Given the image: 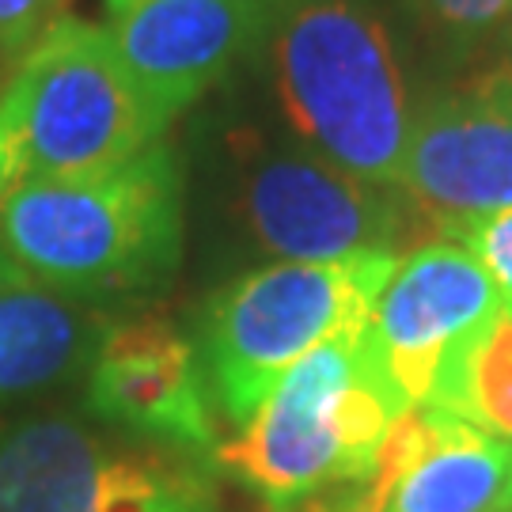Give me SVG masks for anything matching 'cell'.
I'll use <instances>...</instances> for the list:
<instances>
[{"label":"cell","mask_w":512,"mask_h":512,"mask_svg":"<svg viewBox=\"0 0 512 512\" xmlns=\"http://www.w3.org/2000/svg\"><path fill=\"white\" fill-rule=\"evenodd\" d=\"M103 330L61 293L31 281L0 285V399L35 395L92 361Z\"/></svg>","instance_id":"cell-13"},{"label":"cell","mask_w":512,"mask_h":512,"mask_svg":"<svg viewBox=\"0 0 512 512\" xmlns=\"http://www.w3.org/2000/svg\"><path fill=\"white\" fill-rule=\"evenodd\" d=\"M395 255L274 262L243 274L205 315V384L228 421H243L323 342L368 327Z\"/></svg>","instance_id":"cell-4"},{"label":"cell","mask_w":512,"mask_h":512,"mask_svg":"<svg viewBox=\"0 0 512 512\" xmlns=\"http://www.w3.org/2000/svg\"><path fill=\"white\" fill-rule=\"evenodd\" d=\"M251 236L281 262L395 255L410 209L399 190L372 186L311 156H266L243 183Z\"/></svg>","instance_id":"cell-8"},{"label":"cell","mask_w":512,"mask_h":512,"mask_svg":"<svg viewBox=\"0 0 512 512\" xmlns=\"http://www.w3.org/2000/svg\"><path fill=\"white\" fill-rule=\"evenodd\" d=\"M501 509H512V444L433 406L429 440L391 482L376 512Z\"/></svg>","instance_id":"cell-12"},{"label":"cell","mask_w":512,"mask_h":512,"mask_svg":"<svg viewBox=\"0 0 512 512\" xmlns=\"http://www.w3.org/2000/svg\"><path fill=\"white\" fill-rule=\"evenodd\" d=\"M183 243V179L160 141L145 156L76 179L4 190L0 251L38 289L103 296L167 277Z\"/></svg>","instance_id":"cell-2"},{"label":"cell","mask_w":512,"mask_h":512,"mask_svg":"<svg viewBox=\"0 0 512 512\" xmlns=\"http://www.w3.org/2000/svg\"><path fill=\"white\" fill-rule=\"evenodd\" d=\"M399 8L448 65L475 61L512 19V0H399Z\"/></svg>","instance_id":"cell-15"},{"label":"cell","mask_w":512,"mask_h":512,"mask_svg":"<svg viewBox=\"0 0 512 512\" xmlns=\"http://www.w3.org/2000/svg\"><path fill=\"white\" fill-rule=\"evenodd\" d=\"M368 353L365 330H349L311 349L258 403L213 463L239 478L266 512H296L342 482L334 403L353 384Z\"/></svg>","instance_id":"cell-7"},{"label":"cell","mask_w":512,"mask_h":512,"mask_svg":"<svg viewBox=\"0 0 512 512\" xmlns=\"http://www.w3.org/2000/svg\"><path fill=\"white\" fill-rule=\"evenodd\" d=\"M501 512H512V509H501Z\"/></svg>","instance_id":"cell-20"},{"label":"cell","mask_w":512,"mask_h":512,"mask_svg":"<svg viewBox=\"0 0 512 512\" xmlns=\"http://www.w3.org/2000/svg\"><path fill=\"white\" fill-rule=\"evenodd\" d=\"M110 38L167 122L258 38V0H107Z\"/></svg>","instance_id":"cell-11"},{"label":"cell","mask_w":512,"mask_h":512,"mask_svg":"<svg viewBox=\"0 0 512 512\" xmlns=\"http://www.w3.org/2000/svg\"><path fill=\"white\" fill-rule=\"evenodd\" d=\"M69 0H0V50H31Z\"/></svg>","instance_id":"cell-17"},{"label":"cell","mask_w":512,"mask_h":512,"mask_svg":"<svg viewBox=\"0 0 512 512\" xmlns=\"http://www.w3.org/2000/svg\"><path fill=\"white\" fill-rule=\"evenodd\" d=\"M501 304L478 258L448 236L395 262L368 311V346L399 406H425L448 353Z\"/></svg>","instance_id":"cell-9"},{"label":"cell","mask_w":512,"mask_h":512,"mask_svg":"<svg viewBox=\"0 0 512 512\" xmlns=\"http://www.w3.org/2000/svg\"><path fill=\"white\" fill-rule=\"evenodd\" d=\"M425 406L512 444V304H497L448 353Z\"/></svg>","instance_id":"cell-14"},{"label":"cell","mask_w":512,"mask_h":512,"mask_svg":"<svg viewBox=\"0 0 512 512\" xmlns=\"http://www.w3.org/2000/svg\"><path fill=\"white\" fill-rule=\"evenodd\" d=\"M88 406L133 437L186 456L217 452V421L198 349L160 315L110 323L88 361Z\"/></svg>","instance_id":"cell-10"},{"label":"cell","mask_w":512,"mask_h":512,"mask_svg":"<svg viewBox=\"0 0 512 512\" xmlns=\"http://www.w3.org/2000/svg\"><path fill=\"white\" fill-rule=\"evenodd\" d=\"M4 190H8V183H4V175H0V202H4ZM12 281H27V277L19 274L16 266L4 258V251H0V285H12Z\"/></svg>","instance_id":"cell-18"},{"label":"cell","mask_w":512,"mask_h":512,"mask_svg":"<svg viewBox=\"0 0 512 512\" xmlns=\"http://www.w3.org/2000/svg\"><path fill=\"white\" fill-rule=\"evenodd\" d=\"M167 126L107 27L61 16L0 92V175L16 186L110 171L160 145Z\"/></svg>","instance_id":"cell-3"},{"label":"cell","mask_w":512,"mask_h":512,"mask_svg":"<svg viewBox=\"0 0 512 512\" xmlns=\"http://www.w3.org/2000/svg\"><path fill=\"white\" fill-rule=\"evenodd\" d=\"M258 38L277 99L311 152L399 190L414 110L380 0H258Z\"/></svg>","instance_id":"cell-1"},{"label":"cell","mask_w":512,"mask_h":512,"mask_svg":"<svg viewBox=\"0 0 512 512\" xmlns=\"http://www.w3.org/2000/svg\"><path fill=\"white\" fill-rule=\"evenodd\" d=\"M399 198L444 236L512 209V65L482 69L414 110Z\"/></svg>","instance_id":"cell-6"},{"label":"cell","mask_w":512,"mask_h":512,"mask_svg":"<svg viewBox=\"0 0 512 512\" xmlns=\"http://www.w3.org/2000/svg\"><path fill=\"white\" fill-rule=\"evenodd\" d=\"M0 512H217V486L198 456L35 418L0 429Z\"/></svg>","instance_id":"cell-5"},{"label":"cell","mask_w":512,"mask_h":512,"mask_svg":"<svg viewBox=\"0 0 512 512\" xmlns=\"http://www.w3.org/2000/svg\"><path fill=\"white\" fill-rule=\"evenodd\" d=\"M448 239L463 243L478 258V266L494 281L501 304H512V209L490 213V217H482L478 224Z\"/></svg>","instance_id":"cell-16"},{"label":"cell","mask_w":512,"mask_h":512,"mask_svg":"<svg viewBox=\"0 0 512 512\" xmlns=\"http://www.w3.org/2000/svg\"><path fill=\"white\" fill-rule=\"evenodd\" d=\"M509 38H512V19H509Z\"/></svg>","instance_id":"cell-19"}]
</instances>
